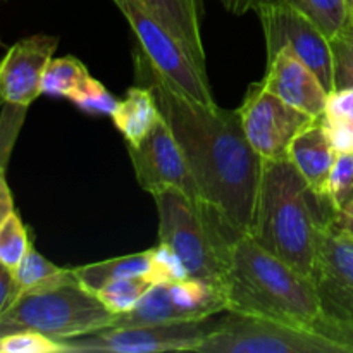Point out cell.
I'll return each mask as SVG.
<instances>
[{"label": "cell", "mask_w": 353, "mask_h": 353, "mask_svg": "<svg viewBox=\"0 0 353 353\" xmlns=\"http://www.w3.org/2000/svg\"><path fill=\"white\" fill-rule=\"evenodd\" d=\"M137 85L154 92L162 117L178 140L202 202L233 238L250 234L262 159L245 137L240 114L183 95L134 48Z\"/></svg>", "instance_id": "obj_1"}, {"label": "cell", "mask_w": 353, "mask_h": 353, "mask_svg": "<svg viewBox=\"0 0 353 353\" xmlns=\"http://www.w3.org/2000/svg\"><path fill=\"white\" fill-rule=\"evenodd\" d=\"M334 210L317 196L288 161L262 162L250 236L312 279L323 228Z\"/></svg>", "instance_id": "obj_2"}, {"label": "cell", "mask_w": 353, "mask_h": 353, "mask_svg": "<svg viewBox=\"0 0 353 353\" xmlns=\"http://www.w3.org/2000/svg\"><path fill=\"white\" fill-rule=\"evenodd\" d=\"M221 290L226 312L265 317L309 331L324 314L312 279L262 248L250 234L231 243Z\"/></svg>", "instance_id": "obj_3"}, {"label": "cell", "mask_w": 353, "mask_h": 353, "mask_svg": "<svg viewBox=\"0 0 353 353\" xmlns=\"http://www.w3.org/2000/svg\"><path fill=\"white\" fill-rule=\"evenodd\" d=\"M114 317L102 300L85 288L69 269L62 278L16 296L0 319V336L17 331H38L65 341L109 327Z\"/></svg>", "instance_id": "obj_4"}, {"label": "cell", "mask_w": 353, "mask_h": 353, "mask_svg": "<svg viewBox=\"0 0 353 353\" xmlns=\"http://www.w3.org/2000/svg\"><path fill=\"white\" fill-rule=\"evenodd\" d=\"M152 196L159 212V241L178 254L190 278L221 288L236 238L207 207L179 190H162Z\"/></svg>", "instance_id": "obj_5"}, {"label": "cell", "mask_w": 353, "mask_h": 353, "mask_svg": "<svg viewBox=\"0 0 353 353\" xmlns=\"http://www.w3.org/2000/svg\"><path fill=\"white\" fill-rule=\"evenodd\" d=\"M196 353H347L334 341L265 317L230 312Z\"/></svg>", "instance_id": "obj_6"}, {"label": "cell", "mask_w": 353, "mask_h": 353, "mask_svg": "<svg viewBox=\"0 0 353 353\" xmlns=\"http://www.w3.org/2000/svg\"><path fill=\"white\" fill-rule=\"evenodd\" d=\"M112 2L130 23L141 52L174 88L195 102L217 105L205 72L196 68L181 43L152 16L150 10L140 0Z\"/></svg>", "instance_id": "obj_7"}, {"label": "cell", "mask_w": 353, "mask_h": 353, "mask_svg": "<svg viewBox=\"0 0 353 353\" xmlns=\"http://www.w3.org/2000/svg\"><path fill=\"white\" fill-rule=\"evenodd\" d=\"M216 324L209 319L174 321L143 326L103 327L62 341L65 353L196 352Z\"/></svg>", "instance_id": "obj_8"}, {"label": "cell", "mask_w": 353, "mask_h": 353, "mask_svg": "<svg viewBox=\"0 0 353 353\" xmlns=\"http://www.w3.org/2000/svg\"><path fill=\"white\" fill-rule=\"evenodd\" d=\"M238 114L248 143L262 161L288 159L292 141L316 121L269 92L262 81L248 86Z\"/></svg>", "instance_id": "obj_9"}, {"label": "cell", "mask_w": 353, "mask_h": 353, "mask_svg": "<svg viewBox=\"0 0 353 353\" xmlns=\"http://www.w3.org/2000/svg\"><path fill=\"white\" fill-rule=\"evenodd\" d=\"M255 12L264 30L268 59L274 57L283 48H288L316 72L326 92L333 93V55L330 38L317 24L293 7L278 3H261Z\"/></svg>", "instance_id": "obj_10"}, {"label": "cell", "mask_w": 353, "mask_h": 353, "mask_svg": "<svg viewBox=\"0 0 353 353\" xmlns=\"http://www.w3.org/2000/svg\"><path fill=\"white\" fill-rule=\"evenodd\" d=\"M126 147L141 190L150 195L162 190H179L203 205L185 154L164 117L154 124L140 143Z\"/></svg>", "instance_id": "obj_11"}, {"label": "cell", "mask_w": 353, "mask_h": 353, "mask_svg": "<svg viewBox=\"0 0 353 353\" xmlns=\"http://www.w3.org/2000/svg\"><path fill=\"white\" fill-rule=\"evenodd\" d=\"M333 217L321 233L312 281L326 316L353 319V238Z\"/></svg>", "instance_id": "obj_12"}, {"label": "cell", "mask_w": 353, "mask_h": 353, "mask_svg": "<svg viewBox=\"0 0 353 353\" xmlns=\"http://www.w3.org/2000/svg\"><path fill=\"white\" fill-rule=\"evenodd\" d=\"M59 38L31 34L7 48L0 59V97L6 103L30 107L41 95V81Z\"/></svg>", "instance_id": "obj_13"}, {"label": "cell", "mask_w": 353, "mask_h": 353, "mask_svg": "<svg viewBox=\"0 0 353 353\" xmlns=\"http://www.w3.org/2000/svg\"><path fill=\"white\" fill-rule=\"evenodd\" d=\"M262 83L286 103L316 119L326 112L330 93L316 72L288 48L268 59V71Z\"/></svg>", "instance_id": "obj_14"}, {"label": "cell", "mask_w": 353, "mask_h": 353, "mask_svg": "<svg viewBox=\"0 0 353 353\" xmlns=\"http://www.w3.org/2000/svg\"><path fill=\"white\" fill-rule=\"evenodd\" d=\"M338 152L331 145L321 119H316L305 128L288 150V161L302 174L309 188L321 199H326V186Z\"/></svg>", "instance_id": "obj_15"}, {"label": "cell", "mask_w": 353, "mask_h": 353, "mask_svg": "<svg viewBox=\"0 0 353 353\" xmlns=\"http://www.w3.org/2000/svg\"><path fill=\"white\" fill-rule=\"evenodd\" d=\"M152 16L181 43L196 68L207 74V57L200 31V0H140Z\"/></svg>", "instance_id": "obj_16"}, {"label": "cell", "mask_w": 353, "mask_h": 353, "mask_svg": "<svg viewBox=\"0 0 353 353\" xmlns=\"http://www.w3.org/2000/svg\"><path fill=\"white\" fill-rule=\"evenodd\" d=\"M114 124L123 134L126 145H138L148 131L162 117L154 92L147 86H131L126 97L117 102L116 110L110 116Z\"/></svg>", "instance_id": "obj_17"}, {"label": "cell", "mask_w": 353, "mask_h": 353, "mask_svg": "<svg viewBox=\"0 0 353 353\" xmlns=\"http://www.w3.org/2000/svg\"><path fill=\"white\" fill-rule=\"evenodd\" d=\"M150 265V250H145L138 252V254L124 255V257L79 265V268L72 269V272L85 288L97 293L107 283L117 281V279L148 278Z\"/></svg>", "instance_id": "obj_18"}, {"label": "cell", "mask_w": 353, "mask_h": 353, "mask_svg": "<svg viewBox=\"0 0 353 353\" xmlns=\"http://www.w3.org/2000/svg\"><path fill=\"white\" fill-rule=\"evenodd\" d=\"M90 72L79 59L72 55L52 59L45 69L41 95L64 97L71 100L90 81Z\"/></svg>", "instance_id": "obj_19"}, {"label": "cell", "mask_w": 353, "mask_h": 353, "mask_svg": "<svg viewBox=\"0 0 353 353\" xmlns=\"http://www.w3.org/2000/svg\"><path fill=\"white\" fill-rule=\"evenodd\" d=\"M261 3L293 7L314 21L327 38L333 37L343 26L350 14V6L347 0H262Z\"/></svg>", "instance_id": "obj_20"}, {"label": "cell", "mask_w": 353, "mask_h": 353, "mask_svg": "<svg viewBox=\"0 0 353 353\" xmlns=\"http://www.w3.org/2000/svg\"><path fill=\"white\" fill-rule=\"evenodd\" d=\"M68 272L69 268L55 265L54 262H50L47 257H43L40 252L34 250V247H31L30 252L26 254V257H24L23 261H21V264L12 271L14 292H16V296H19L21 293L45 285V283L54 281V279L62 278V276L68 274Z\"/></svg>", "instance_id": "obj_21"}, {"label": "cell", "mask_w": 353, "mask_h": 353, "mask_svg": "<svg viewBox=\"0 0 353 353\" xmlns=\"http://www.w3.org/2000/svg\"><path fill=\"white\" fill-rule=\"evenodd\" d=\"M154 286V283L148 278H126L117 279V281L107 283L105 286L95 293L103 305L114 314V316H123L133 310L141 296Z\"/></svg>", "instance_id": "obj_22"}, {"label": "cell", "mask_w": 353, "mask_h": 353, "mask_svg": "<svg viewBox=\"0 0 353 353\" xmlns=\"http://www.w3.org/2000/svg\"><path fill=\"white\" fill-rule=\"evenodd\" d=\"M334 92L353 88V9L343 26L330 38Z\"/></svg>", "instance_id": "obj_23"}, {"label": "cell", "mask_w": 353, "mask_h": 353, "mask_svg": "<svg viewBox=\"0 0 353 353\" xmlns=\"http://www.w3.org/2000/svg\"><path fill=\"white\" fill-rule=\"evenodd\" d=\"M33 247L30 240L28 228L24 226L19 214L14 210L6 223L0 226V262L7 269L14 271L21 264L30 248Z\"/></svg>", "instance_id": "obj_24"}, {"label": "cell", "mask_w": 353, "mask_h": 353, "mask_svg": "<svg viewBox=\"0 0 353 353\" xmlns=\"http://www.w3.org/2000/svg\"><path fill=\"white\" fill-rule=\"evenodd\" d=\"M326 200L334 214L341 212L353 200V152L338 154L327 179Z\"/></svg>", "instance_id": "obj_25"}, {"label": "cell", "mask_w": 353, "mask_h": 353, "mask_svg": "<svg viewBox=\"0 0 353 353\" xmlns=\"http://www.w3.org/2000/svg\"><path fill=\"white\" fill-rule=\"evenodd\" d=\"M28 109L30 107L6 102L0 109V174L6 172L17 138L24 126V121H26Z\"/></svg>", "instance_id": "obj_26"}, {"label": "cell", "mask_w": 353, "mask_h": 353, "mask_svg": "<svg viewBox=\"0 0 353 353\" xmlns=\"http://www.w3.org/2000/svg\"><path fill=\"white\" fill-rule=\"evenodd\" d=\"M150 272L148 279L154 285L159 283H174L181 279L190 278L185 264L178 257L174 250L169 245L159 241L157 247L150 248Z\"/></svg>", "instance_id": "obj_27"}, {"label": "cell", "mask_w": 353, "mask_h": 353, "mask_svg": "<svg viewBox=\"0 0 353 353\" xmlns=\"http://www.w3.org/2000/svg\"><path fill=\"white\" fill-rule=\"evenodd\" d=\"M2 338V353H65L64 343L38 331H17Z\"/></svg>", "instance_id": "obj_28"}, {"label": "cell", "mask_w": 353, "mask_h": 353, "mask_svg": "<svg viewBox=\"0 0 353 353\" xmlns=\"http://www.w3.org/2000/svg\"><path fill=\"white\" fill-rule=\"evenodd\" d=\"M71 102L78 109L85 110L88 114H95V116H112L119 100L112 93H109V90L102 83L90 78V81L83 86L81 92L76 97H72Z\"/></svg>", "instance_id": "obj_29"}, {"label": "cell", "mask_w": 353, "mask_h": 353, "mask_svg": "<svg viewBox=\"0 0 353 353\" xmlns=\"http://www.w3.org/2000/svg\"><path fill=\"white\" fill-rule=\"evenodd\" d=\"M314 333L338 343L347 353H353V319H336L323 314Z\"/></svg>", "instance_id": "obj_30"}, {"label": "cell", "mask_w": 353, "mask_h": 353, "mask_svg": "<svg viewBox=\"0 0 353 353\" xmlns=\"http://www.w3.org/2000/svg\"><path fill=\"white\" fill-rule=\"evenodd\" d=\"M331 145L338 154H348L353 152V123L352 121L341 119V117L331 116L324 112L319 117Z\"/></svg>", "instance_id": "obj_31"}, {"label": "cell", "mask_w": 353, "mask_h": 353, "mask_svg": "<svg viewBox=\"0 0 353 353\" xmlns=\"http://www.w3.org/2000/svg\"><path fill=\"white\" fill-rule=\"evenodd\" d=\"M326 114L341 117L353 123V88L338 90L327 97Z\"/></svg>", "instance_id": "obj_32"}, {"label": "cell", "mask_w": 353, "mask_h": 353, "mask_svg": "<svg viewBox=\"0 0 353 353\" xmlns=\"http://www.w3.org/2000/svg\"><path fill=\"white\" fill-rule=\"evenodd\" d=\"M14 299H16V292H14L12 271L0 262V319L14 302Z\"/></svg>", "instance_id": "obj_33"}, {"label": "cell", "mask_w": 353, "mask_h": 353, "mask_svg": "<svg viewBox=\"0 0 353 353\" xmlns=\"http://www.w3.org/2000/svg\"><path fill=\"white\" fill-rule=\"evenodd\" d=\"M14 196L6 179V172L0 174V226L6 223L7 217L14 212Z\"/></svg>", "instance_id": "obj_34"}, {"label": "cell", "mask_w": 353, "mask_h": 353, "mask_svg": "<svg viewBox=\"0 0 353 353\" xmlns=\"http://www.w3.org/2000/svg\"><path fill=\"white\" fill-rule=\"evenodd\" d=\"M223 6L226 7L230 12L241 16V14H247L250 10H257V7L261 6L262 0H221Z\"/></svg>", "instance_id": "obj_35"}, {"label": "cell", "mask_w": 353, "mask_h": 353, "mask_svg": "<svg viewBox=\"0 0 353 353\" xmlns=\"http://www.w3.org/2000/svg\"><path fill=\"white\" fill-rule=\"evenodd\" d=\"M333 219L340 230H343L345 233L350 234L353 238V200L347 207H345L343 210H341V212L334 214Z\"/></svg>", "instance_id": "obj_36"}, {"label": "cell", "mask_w": 353, "mask_h": 353, "mask_svg": "<svg viewBox=\"0 0 353 353\" xmlns=\"http://www.w3.org/2000/svg\"><path fill=\"white\" fill-rule=\"evenodd\" d=\"M2 105H3V99H2V97H0V109H2Z\"/></svg>", "instance_id": "obj_37"}, {"label": "cell", "mask_w": 353, "mask_h": 353, "mask_svg": "<svg viewBox=\"0 0 353 353\" xmlns=\"http://www.w3.org/2000/svg\"><path fill=\"white\" fill-rule=\"evenodd\" d=\"M347 2H348V6L353 7V0H347Z\"/></svg>", "instance_id": "obj_38"}, {"label": "cell", "mask_w": 353, "mask_h": 353, "mask_svg": "<svg viewBox=\"0 0 353 353\" xmlns=\"http://www.w3.org/2000/svg\"><path fill=\"white\" fill-rule=\"evenodd\" d=\"M0 353H2V338H0Z\"/></svg>", "instance_id": "obj_39"}, {"label": "cell", "mask_w": 353, "mask_h": 353, "mask_svg": "<svg viewBox=\"0 0 353 353\" xmlns=\"http://www.w3.org/2000/svg\"><path fill=\"white\" fill-rule=\"evenodd\" d=\"M0 45H3V41H2V38H0Z\"/></svg>", "instance_id": "obj_40"}, {"label": "cell", "mask_w": 353, "mask_h": 353, "mask_svg": "<svg viewBox=\"0 0 353 353\" xmlns=\"http://www.w3.org/2000/svg\"><path fill=\"white\" fill-rule=\"evenodd\" d=\"M350 9H353V7H350Z\"/></svg>", "instance_id": "obj_41"}]
</instances>
